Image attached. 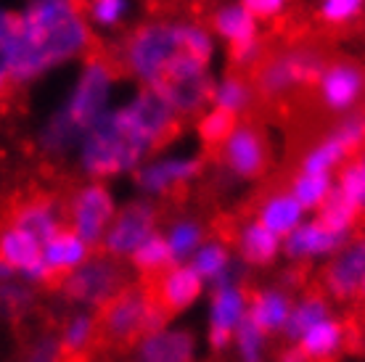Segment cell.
Wrapping results in <instances>:
<instances>
[{
    "label": "cell",
    "instance_id": "cell-35",
    "mask_svg": "<svg viewBox=\"0 0 365 362\" xmlns=\"http://www.w3.org/2000/svg\"><path fill=\"white\" fill-rule=\"evenodd\" d=\"M334 190L365 214V156L363 154L352 156L349 162H344L339 167V172L334 175Z\"/></svg>",
    "mask_w": 365,
    "mask_h": 362
},
{
    "label": "cell",
    "instance_id": "cell-29",
    "mask_svg": "<svg viewBox=\"0 0 365 362\" xmlns=\"http://www.w3.org/2000/svg\"><path fill=\"white\" fill-rule=\"evenodd\" d=\"M162 238H165L167 249L173 254V262L188 264V259L196 254V249L210 238V230L193 214H178L162 227Z\"/></svg>",
    "mask_w": 365,
    "mask_h": 362
},
{
    "label": "cell",
    "instance_id": "cell-10",
    "mask_svg": "<svg viewBox=\"0 0 365 362\" xmlns=\"http://www.w3.org/2000/svg\"><path fill=\"white\" fill-rule=\"evenodd\" d=\"M204 172V156L199 151L178 148V151H159L140 164L133 175L135 190L143 199H165L175 190L188 188Z\"/></svg>",
    "mask_w": 365,
    "mask_h": 362
},
{
    "label": "cell",
    "instance_id": "cell-14",
    "mask_svg": "<svg viewBox=\"0 0 365 362\" xmlns=\"http://www.w3.org/2000/svg\"><path fill=\"white\" fill-rule=\"evenodd\" d=\"M365 278V230L355 233L341 246L320 272V291L331 304H347L357 299L360 283Z\"/></svg>",
    "mask_w": 365,
    "mask_h": 362
},
{
    "label": "cell",
    "instance_id": "cell-20",
    "mask_svg": "<svg viewBox=\"0 0 365 362\" xmlns=\"http://www.w3.org/2000/svg\"><path fill=\"white\" fill-rule=\"evenodd\" d=\"M294 296H297L294 289L286 283H262L252 289L249 291V323L270 338L281 336L289 312H292Z\"/></svg>",
    "mask_w": 365,
    "mask_h": 362
},
{
    "label": "cell",
    "instance_id": "cell-23",
    "mask_svg": "<svg viewBox=\"0 0 365 362\" xmlns=\"http://www.w3.org/2000/svg\"><path fill=\"white\" fill-rule=\"evenodd\" d=\"M93 254H96V249L66 225L43 244V262L53 278H66L69 272L83 267Z\"/></svg>",
    "mask_w": 365,
    "mask_h": 362
},
{
    "label": "cell",
    "instance_id": "cell-41",
    "mask_svg": "<svg viewBox=\"0 0 365 362\" xmlns=\"http://www.w3.org/2000/svg\"><path fill=\"white\" fill-rule=\"evenodd\" d=\"M35 301V294H32V286L21 281H11V283H0V315L3 317H16L21 312H27Z\"/></svg>",
    "mask_w": 365,
    "mask_h": 362
},
{
    "label": "cell",
    "instance_id": "cell-22",
    "mask_svg": "<svg viewBox=\"0 0 365 362\" xmlns=\"http://www.w3.org/2000/svg\"><path fill=\"white\" fill-rule=\"evenodd\" d=\"M349 344V326L347 320L334 312L331 317L320 320L318 326H312L307 333L302 336L297 346L302 354L307 357V362H334L339 360Z\"/></svg>",
    "mask_w": 365,
    "mask_h": 362
},
{
    "label": "cell",
    "instance_id": "cell-44",
    "mask_svg": "<svg viewBox=\"0 0 365 362\" xmlns=\"http://www.w3.org/2000/svg\"><path fill=\"white\" fill-rule=\"evenodd\" d=\"M11 24H14V14L6 9H0V93L6 90V85L11 82V74H9Z\"/></svg>",
    "mask_w": 365,
    "mask_h": 362
},
{
    "label": "cell",
    "instance_id": "cell-27",
    "mask_svg": "<svg viewBox=\"0 0 365 362\" xmlns=\"http://www.w3.org/2000/svg\"><path fill=\"white\" fill-rule=\"evenodd\" d=\"M257 100V90L252 80L247 74H222V77H215L212 82V93H210V106L212 109H220L230 114V117L241 119L247 114Z\"/></svg>",
    "mask_w": 365,
    "mask_h": 362
},
{
    "label": "cell",
    "instance_id": "cell-2",
    "mask_svg": "<svg viewBox=\"0 0 365 362\" xmlns=\"http://www.w3.org/2000/svg\"><path fill=\"white\" fill-rule=\"evenodd\" d=\"M91 48L93 29L80 0H27L11 24V82L29 85L56 69L83 63Z\"/></svg>",
    "mask_w": 365,
    "mask_h": 362
},
{
    "label": "cell",
    "instance_id": "cell-34",
    "mask_svg": "<svg viewBox=\"0 0 365 362\" xmlns=\"http://www.w3.org/2000/svg\"><path fill=\"white\" fill-rule=\"evenodd\" d=\"M83 14L91 29L114 32L133 14V0H83Z\"/></svg>",
    "mask_w": 365,
    "mask_h": 362
},
{
    "label": "cell",
    "instance_id": "cell-1",
    "mask_svg": "<svg viewBox=\"0 0 365 362\" xmlns=\"http://www.w3.org/2000/svg\"><path fill=\"white\" fill-rule=\"evenodd\" d=\"M180 117L156 90L138 88L117 100L74 151L77 170L88 180L111 182L135 175L140 164L178 135Z\"/></svg>",
    "mask_w": 365,
    "mask_h": 362
},
{
    "label": "cell",
    "instance_id": "cell-11",
    "mask_svg": "<svg viewBox=\"0 0 365 362\" xmlns=\"http://www.w3.org/2000/svg\"><path fill=\"white\" fill-rule=\"evenodd\" d=\"M159 209L151 199H130L125 204H119L117 214L111 219L106 236L101 241V254H106L117 262H128L133 252L138 246L148 241L151 236H156L162 230V222H159Z\"/></svg>",
    "mask_w": 365,
    "mask_h": 362
},
{
    "label": "cell",
    "instance_id": "cell-33",
    "mask_svg": "<svg viewBox=\"0 0 365 362\" xmlns=\"http://www.w3.org/2000/svg\"><path fill=\"white\" fill-rule=\"evenodd\" d=\"M128 264L140 278H148V281H154L165 270H170L175 262H173V254H170V249L165 244V238H162V230L138 246L135 252H133V257L128 259Z\"/></svg>",
    "mask_w": 365,
    "mask_h": 362
},
{
    "label": "cell",
    "instance_id": "cell-25",
    "mask_svg": "<svg viewBox=\"0 0 365 362\" xmlns=\"http://www.w3.org/2000/svg\"><path fill=\"white\" fill-rule=\"evenodd\" d=\"M210 29L212 35L222 40L228 48L259 37V21L238 0H225V3H220L217 9H212Z\"/></svg>",
    "mask_w": 365,
    "mask_h": 362
},
{
    "label": "cell",
    "instance_id": "cell-19",
    "mask_svg": "<svg viewBox=\"0 0 365 362\" xmlns=\"http://www.w3.org/2000/svg\"><path fill=\"white\" fill-rule=\"evenodd\" d=\"M233 254L249 270H267L283 259V238L270 233L255 217L244 219L233 233Z\"/></svg>",
    "mask_w": 365,
    "mask_h": 362
},
{
    "label": "cell",
    "instance_id": "cell-17",
    "mask_svg": "<svg viewBox=\"0 0 365 362\" xmlns=\"http://www.w3.org/2000/svg\"><path fill=\"white\" fill-rule=\"evenodd\" d=\"M347 241L310 214L292 236L283 238V259L292 264H326Z\"/></svg>",
    "mask_w": 365,
    "mask_h": 362
},
{
    "label": "cell",
    "instance_id": "cell-39",
    "mask_svg": "<svg viewBox=\"0 0 365 362\" xmlns=\"http://www.w3.org/2000/svg\"><path fill=\"white\" fill-rule=\"evenodd\" d=\"M315 16L326 27H349L365 16V0H318Z\"/></svg>",
    "mask_w": 365,
    "mask_h": 362
},
{
    "label": "cell",
    "instance_id": "cell-4",
    "mask_svg": "<svg viewBox=\"0 0 365 362\" xmlns=\"http://www.w3.org/2000/svg\"><path fill=\"white\" fill-rule=\"evenodd\" d=\"M182 53L188 51L182 48L180 16H156L135 24L125 35L119 46V66L138 82V88L156 90Z\"/></svg>",
    "mask_w": 365,
    "mask_h": 362
},
{
    "label": "cell",
    "instance_id": "cell-21",
    "mask_svg": "<svg viewBox=\"0 0 365 362\" xmlns=\"http://www.w3.org/2000/svg\"><path fill=\"white\" fill-rule=\"evenodd\" d=\"M307 217H310V214L302 209V204L294 199L289 188L267 190L255 207V219L262 227H267L270 233H275L278 238L292 236L294 230H297Z\"/></svg>",
    "mask_w": 365,
    "mask_h": 362
},
{
    "label": "cell",
    "instance_id": "cell-32",
    "mask_svg": "<svg viewBox=\"0 0 365 362\" xmlns=\"http://www.w3.org/2000/svg\"><path fill=\"white\" fill-rule=\"evenodd\" d=\"M289 190H292V196L299 201L307 214H315L334 196V175L302 172V170H297L292 182H289Z\"/></svg>",
    "mask_w": 365,
    "mask_h": 362
},
{
    "label": "cell",
    "instance_id": "cell-8",
    "mask_svg": "<svg viewBox=\"0 0 365 362\" xmlns=\"http://www.w3.org/2000/svg\"><path fill=\"white\" fill-rule=\"evenodd\" d=\"M125 286H128L125 264L98 252L83 267L61 278L64 299L74 304V309H91V312H101Z\"/></svg>",
    "mask_w": 365,
    "mask_h": 362
},
{
    "label": "cell",
    "instance_id": "cell-5",
    "mask_svg": "<svg viewBox=\"0 0 365 362\" xmlns=\"http://www.w3.org/2000/svg\"><path fill=\"white\" fill-rule=\"evenodd\" d=\"M323 66L326 58L315 46H289L262 58L252 85L265 100H281L304 85H312Z\"/></svg>",
    "mask_w": 365,
    "mask_h": 362
},
{
    "label": "cell",
    "instance_id": "cell-7",
    "mask_svg": "<svg viewBox=\"0 0 365 362\" xmlns=\"http://www.w3.org/2000/svg\"><path fill=\"white\" fill-rule=\"evenodd\" d=\"M249 323V289L241 278H228L207 291L204 299V344L212 352H228L233 338Z\"/></svg>",
    "mask_w": 365,
    "mask_h": 362
},
{
    "label": "cell",
    "instance_id": "cell-30",
    "mask_svg": "<svg viewBox=\"0 0 365 362\" xmlns=\"http://www.w3.org/2000/svg\"><path fill=\"white\" fill-rule=\"evenodd\" d=\"M98 333V315L91 312V309H74L61 323L58 344H61L64 354H69V357H83L85 352H91V346L96 344Z\"/></svg>",
    "mask_w": 365,
    "mask_h": 362
},
{
    "label": "cell",
    "instance_id": "cell-40",
    "mask_svg": "<svg viewBox=\"0 0 365 362\" xmlns=\"http://www.w3.org/2000/svg\"><path fill=\"white\" fill-rule=\"evenodd\" d=\"M329 133L331 135H336L339 143L344 145L352 156L363 154V148H365V114H360V111L344 114L336 125L331 127Z\"/></svg>",
    "mask_w": 365,
    "mask_h": 362
},
{
    "label": "cell",
    "instance_id": "cell-46",
    "mask_svg": "<svg viewBox=\"0 0 365 362\" xmlns=\"http://www.w3.org/2000/svg\"><path fill=\"white\" fill-rule=\"evenodd\" d=\"M273 362H307V357L302 354V349L297 344H283V349H278Z\"/></svg>",
    "mask_w": 365,
    "mask_h": 362
},
{
    "label": "cell",
    "instance_id": "cell-49",
    "mask_svg": "<svg viewBox=\"0 0 365 362\" xmlns=\"http://www.w3.org/2000/svg\"><path fill=\"white\" fill-rule=\"evenodd\" d=\"M363 156H365V148H363Z\"/></svg>",
    "mask_w": 365,
    "mask_h": 362
},
{
    "label": "cell",
    "instance_id": "cell-16",
    "mask_svg": "<svg viewBox=\"0 0 365 362\" xmlns=\"http://www.w3.org/2000/svg\"><path fill=\"white\" fill-rule=\"evenodd\" d=\"M207 291L210 286L191 270V264H173L159 278H154V286H151L156 307L165 312V317L188 315L191 309L204 304Z\"/></svg>",
    "mask_w": 365,
    "mask_h": 362
},
{
    "label": "cell",
    "instance_id": "cell-42",
    "mask_svg": "<svg viewBox=\"0 0 365 362\" xmlns=\"http://www.w3.org/2000/svg\"><path fill=\"white\" fill-rule=\"evenodd\" d=\"M267 56L265 51V43H262V37H257V40H249V43H241V46H233L228 51V58L230 63L241 72H255L257 66L262 63V58Z\"/></svg>",
    "mask_w": 365,
    "mask_h": 362
},
{
    "label": "cell",
    "instance_id": "cell-9",
    "mask_svg": "<svg viewBox=\"0 0 365 362\" xmlns=\"http://www.w3.org/2000/svg\"><path fill=\"white\" fill-rule=\"evenodd\" d=\"M119 199L109 182L85 180L72 190V196L64 207V225L85 238L93 249H98L111 219L117 214Z\"/></svg>",
    "mask_w": 365,
    "mask_h": 362
},
{
    "label": "cell",
    "instance_id": "cell-12",
    "mask_svg": "<svg viewBox=\"0 0 365 362\" xmlns=\"http://www.w3.org/2000/svg\"><path fill=\"white\" fill-rule=\"evenodd\" d=\"M222 170L238 182H255L265 177L270 170V140L265 130L257 127L255 122H238L236 130L225 138V143L217 148Z\"/></svg>",
    "mask_w": 365,
    "mask_h": 362
},
{
    "label": "cell",
    "instance_id": "cell-3",
    "mask_svg": "<svg viewBox=\"0 0 365 362\" xmlns=\"http://www.w3.org/2000/svg\"><path fill=\"white\" fill-rule=\"evenodd\" d=\"M117 66L106 56H88L77 66L61 103L37 130V148L51 159L74 154L83 138L117 103Z\"/></svg>",
    "mask_w": 365,
    "mask_h": 362
},
{
    "label": "cell",
    "instance_id": "cell-15",
    "mask_svg": "<svg viewBox=\"0 0 365 362\" xmlns=\"http://www.w3.org/2000/svg\"><path fill=\"white\" fill-rule=\"evenodd\" d=\"M201 338L188 326L162 323L133 344V362H199Z\"/></svg>",
    "mask_w": 365,
    "mask_h": 362
},
{
    "label": "cell",
    "instance_id": "cell-48",
    "mask_svg": "<svg viewBox=\"0 0 365 362\" xmlns=\"http://www.w3.org/2000/svg\"><path fill=\"white\" fill-rule=\"evenodd\" d=\"M357 301L365 304V278H363V283H360V291H357Z\"/></svg>",
    "mask_w": 365,
    "mask_h": 362
},
{
    "label": "cell",
    "instance_id": "cell-13",
    "mask_svg": "<svg viewBox=\"0 0 365 362\" xmlns=\"http://www.w3.org/2000/svg\"><path fill=\"white\" fill-rule=\"evenodd\" d=\"M315 100L331 114H352L365 100V69L352 58L326 61L318 80L312 82Z\"/></svg>",
    "mask_w": 365,
    "mask_h": 362
},
{
    "label": "cell",
    "instance_id": "cell-18",
    "mask_svg": "<svg viewBox=\"0 0 365 362\" xmlns=\"http://www.w3.org/2000/svg\"><path fill=\"white\" fill-rule=\"evenodd\" d=\"M0 259L11 264L19 281L27 286H46L48 281H53L43 262V244L14 222L0 230Z\"/></svg>",
    "mask_w": 365,
    "mask_h": 362
},
{
    "label": "cell",
    "instance_id": "cell-31",
    "mask_svg": "<svg viewBox=\"0 0 365 362\" xmlns=\"http://www.w3.org/2000/svg\"><path fill=\"white\" fill-rule=\"evenodd\" d=\"M349 154L344 145L339 143L336 135H320L315 143H310L299 156V170L302 172H320V175H336L339 167L344 162H349Z\"/></svg>",
    "mask_w": 365,
    "mask_h": 362
},
{
    "label": "cell",
    "instance_id": "cell-36",
    "mask_svg": "<svg viewBox=\"0 0 365 362\" xmlns=\"http://www.w3.org/2000/svg\"><path fill=\"white\" fill-rule=\"evenodd\" d=\"M315 217H318L326 227H331L334 233H339V236L352 238L357 233V225H360L363 212L355 209L347 199H341L336 190H334V196L315 212Z\"/></svg>",
    "mask_w": 365,
    "mask_h": 362
},
{
    "label": "cell",
    "instance_id": "cell-45",
    "mask_svg": "<svg viewBox=\"0 0 365 362\" xmlns=\"http://www.w3.org/2000/svg\"><path fill=\"white\" fill-rule=\"evenodd\" d=\"M64 349L58 344V336H43L29 346L27 362H64Z\"/></svg>",
    "mask_w": 365,
    "mask_h": 362
},
{
    "label": "cell",
    "instance_id": "cell-28",
    "mask_svg": "<svg viewBox=\"0 0 365 362\" xmlns=\"http://www.w3.org/2000/svg\"><path fill=\"white\" fill-rule=\"evenodd\" d=\"M14 225L21 227L32 238H37L40 244H46L48 238L64 227V209L58 207L53 199H32L16 209Z\"/></svg>",
    "mask_w": 365,
    "mask_h": 362
},
{
    "label": "cell",
    "instance_id": "cell-6",
    "mask_svg": "<svg viewBox=\"0 0 365 362\" xmlns=\"http://www.w3.org/2000/svg\"><path fill=\"white\" fill-rule=\"evenodd\" d=\"M165 323V312L156 307L154 294L146 286H125L98 312L101 333L114 344H135L143 333Z\"/></svg>",
    "mask_w": 365,
    "mask_h": 362
},
{
    "label": "cell",
    "instance_id": "cell-43",
    "mask_svg": "<svg viewBox=\"0 0 365 362\" xmlns=\"http://www.w3.org/2000/svg\"><path fill=\"white\" fill-rule=\"evenodd\" d=\"M244 9L252 14V16L262 24V21H275V19H281L289 6H292V0H238Z\"/></svg>",
    "mask_w": 365,
    "mask_h": 362
},
{
    "label": "cell",
    "instance_id": "cell-47",
    "mask_svg": "<svg viewBox=\"0 0 365 362\" xmlns=\"http://www.w3.org/2000/svg\"><path fill=\"white\" fill-rule=\"evenodd\" d=\"M11 281H19L16 272H14L11 264H6L3 259H0V283H11Z\"/></svg>",
    "mask_w": 365,
    "mask_h": 362
},
{
    "label": "cell",
    "instance_id": "cell-24",
    "mask_svg": "<svg viewBox=\"0 0 365 362\" xmlns=\"http://www.w3.org/2000/svg\"><path fill=\"white\" fill-rule=\"evenodd\" d=\"M188 264H191V270L199 275L201 281L212 289V286L228 281V278H236L238 259L236 254H233L230 241L220 236H210L196 249V254L188 259Z\"/></svg>",
    "mask_w": 365,
    "mask_h": 362
},
{
    "label": "cell",
    "instance_id": "cell-38",
    "mask_svg": "<svg viewBox=\"0 0 365 362\" xmlns=\"http://www.w3.org/2000/svg\"><path fill=\"white\" fill-rule=\"evenodd\" d=\"M238 122H241V119L207 106V109L196 117V138H199L204 145H210V148H220V145L225 143V138L236 130Z\"/></svg>",
    "mask_w": 365,
    "mask_h": 362
},
{
    "label": "cell",
    "instance_id": "cell-37",
    "mask_svg": "<svg viewBox=\"0 0 365 362\" xmlns=\"http://www.w3.org/2000/svg\"><path fill=\"white\" fill-rule=\"evenodd\" d=\"M228 352L233 354V362H270V336L247 323L236 333Z\"/></svg>",
    "mask_w": 365,
    "mask_h": 362
},
{
    "label": "cell",
    "instance_id": "cell-26",
    "mask_svg": "<svg viewBox=\"0 0 365 362\" xmlns=\"http://www.w3.org/2000/svg\"><path fill=\"white\" fill-rule=\"evenodd\" d=\"M331 315H334V304L329 296H323V291H302L299 296H294L289 320L283 326V344H297L312 326H318L320 320Z\"/></svg>",
    "mask_w": 365,
    "mask_h": 362
}]
</instances>
